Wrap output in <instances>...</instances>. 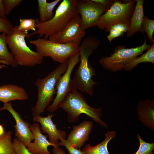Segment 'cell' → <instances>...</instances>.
Listing matches in <instances>:
<instances>
[{
    "mask_svg": "<svg viewBox=\"0 0 154 154\" xmlns=\"http://www.w3.org/2000/svg\"><path fill=\"white\" fill-rule=\"evenodd\" d=\"M100 40L94 37L88 36L79 46L80 64L72 80L73 86L90 96L94 94V86L98 84L92 79L96 74L95 70L89 63L88 58L98 49Z\"/></svg>",
    "mask_w": 154,
    "mask_h": 154,
    "instance_id": "obj_1",
    "label": "cell"
},
{
    "mask_svg": "<svg viewBox=\"0 0 154 154\" xmlns=\"http://www.w3.org/2000/svg\"><path fill=\"white\" fill-rule=\"evenodd\" d=\"M59 108L66 112L67 119L70 123L78 121L80 115L85 114L91 118L101 127L107 128L108 125L101 119L102 108H95L90 106L86 102L82 94L73 85L63 100L60 103Z\"/></svg>",
    "mask_w": 154,
    "mask_h": 154,
    "instance_id": "obj_2",
    "label": "cell"
},
{
    "mask_svg": "<svg viewBox=\"0 0 154 154\" xmlns=\"http://www.w3.org/2000/svg\"><path fill=\"white\" fill-rule=\"evenodd\" d=\"M77 0H63L56 10L53 17L44 22L35 19L36 30L30 34V36L38 35L39 38L44 36L48 39L51 35L63 29L74 17L78 14L76 9Z\"/></svg>",
    "mask_w": 154,
    "mask_h": 154,
    "instance_id": "obj_3",
    "label": "cell"
},
{
    "mask_svg": "<svg viewBox=\"0 0 154 154\" xmlns=\"http://www.w3.org/2000/svg\"><path fill=\"white\" fill-rule=\"evenodd\" d=\"M30 37L28 32L19 30L17 25L14 27L11 34L6 35L8 48L18 66L33 67L41 64L43 61L44 57L27 46L25 38Z\"/></svg>",
    "mask_w": 154,
    "mask_h": 154,
    "instance_id": "obj_4",
    "label": "cell"
},
{
    "mask_svg": "<svg viewBox=\"0 0 154 154\" xmlns=\"http://www.w3.org/2000/svg\"><path fill=\"white\" fill-rule=\"evenodd\" d=\"M67 66L68 61L60 64L45 77L36 80L34 84L37 89V100L35 105L31 108L33 116L40 115L53 101L54 96L56 94L57 82Z\"/></svg>",
    "mask_w": 154,
    "mask_h": 154,
    "instance_id": "obj_5",
    "label": "cell"
},
{
    "mask_svg": "<svg viewBox=\"0 0 154 154\" xmlns=\"http://www.w3.org/2000/svg\"><path fill=\"white\" fill-rule=\"evenodd\" d=\"M30 43L43 57H50L60 64L67 62L79 51V46L77 45L57 43L42 38L31 40Z\"/></svg>",
    "mask_w": 154,
    "mask_h": 154,
    "instance_id": "obj_6",
    "label": "cell"
},
{
    "mask_svg": "<svg viewBox=\"0 0 154 154\" xmlns=\"http://www.w3.org/2000/svg\"><path fill=\"white\" fill-rule=\"evenodd\" d=\"M135 2V0H129L121 3V1H115L110 8L100 17L96 26L100 29H105L106 32H109L112 26L117 24L122 23L129 27Z\"/></svg>",
    "mask_w": 154,
    "mask_h": 154,
    "instance_id": "obj_7",
    "label": "cell"
},
{
    "mask_svg": "<svg viewBox=\"0 0 154 154\" xmlns=\"http://www.w3.org/2000/svg\"><path fill=\"white\" fill-rule=\"evenodd\" d=\"M151 45L148 44L146 40H145L142 45L135 48H126L123 46L118 45L110 56L101 58L99 60V63L103 68L111 72L121 70L128 62L142 54Z\"/></svg>",
    "mask_w": 154,
    "mask_h": 154,
    "instance_id": "obj_8",
    "label": "cell"
},
{
    "mask_svg": "<svg viewBox=\"0 0 154 154\" xmlns=\"http://www.w3.org/2000/svg\"><path fill=\"white\" fill-rule=\"evenodd\" d=\"M110 8L92 0H77L76 9L82 28L85 30L96 26L100 17Z\"/></svg>",
    "mask_w": 154,
    "mask_h": 154,
    "instance_id": "obj_9",
    "label": "cell"
},
{
    "mask_svg": "<svg viewBox=\"0 0 154 154\" xmlns=\"http://www.w3.org/2000/svg\"><path fill=\"white\" fill-rule=\"evenodd\" d=\"M80 62L79 53L71 57L68 61L67 68L58 79L56 85V96L52 104L47 108L49 112L53 113L59 108L60 103L63 100L72 85L71 74L75 67Z\"/></svg>",
    "mask_w": 154,
    "mask_h": 154,
    "instance_id": "obj_10",
    "label": "cell"
},
{
    "mask_svg": "<svg viewBox=\"0 0 154 154\" xmlns=\"http://www.w3.org/2000/svg\"><path fill=\"white\" fill-rule=\"evenodd\" d=\"M86 32L82 28L80 16L76 15L68 25L60 31L50 35L49 40L64 44H73L79 46Z\"/></svg>",
    "mask_w": 154,
    "mask_h": 154,
    "instance_id": "obj_11",
    "label": "cell"
},
{
    "mask_svg": "<svg viewBox=\"0 0 154 154\" xmlns=\"http://www.w3.org/2000/svg\"><path fill=\"white\" fill-rule=\"evenodd\" d=\"M3 110L8 111L15 120V135L26 147L34 139L29 123L23 119L20 114L13 109L11 102L4 103L3 106L0 108V111Z\"/></svg>",
    "mask_w": 154,
    "mask_h": 154,
    "instance_id": "obj_12",
    "label": "cell"
},
{
    "mask_svg": "<svg viewBox=\"0 0 154 154\" xmlns=\"http://www.w3.org/2000/svg\"><path fill=\"white\" fill-rule=\"evenodd\" d=\"M54 116V114H49L45 117H42L40 115L33 116V120L40 123L41 125L40 129L43 132L47 134L49 141L57 147L59 146V140L65 139L66 134L65 131L57 129L56 125L52 120Z\"/></svg>",
    "mask_w": 154,
    "mask_h": 154,
    "instance_id": "obj_13",
    "label": "cell"
},
{
    "mask_svg": "<svg viewBox=\"0 0 154 154\" xmlns=\"http://www.w3.org/2000/svg\"><path fill=\"white\" fill-rule=\"evenodd\" d=\"M93 123L90 121H84L74 125L66 139L69 144L76 149H80L89 139Z\"/></svg>",
    "mask_w": 154,
    "mask_h": 154,
    "instance_id": "obj_14",
    "label": "cell"
},
{
    "mask_svg": "<svg viewBox=\"0 0 154 154\" xmlns=\"http://www.w3.org/2000/svg\"><path fill=\"white\" fill-rule=\"evenodd\" d=\"M30 129L34 137V141L31 142L26 147L33 154H52L48 151V147L55 146L47 139V136L41 133L40 125L35 123L30 126Z\"/></svg>",
    "mask_w": 154,
    "mask_h": 154,
    "instance_id": "obj_15",
    "label": "cell"
},
{
    "mask_svg": "<svg viewBox=\"0 0 154 154\" xmlns=\"http://www.w3.org/2000/svg\"><path fill=\"white\" fill-rule=\"evenodd\" d=\"M138 119L144 126L154 130V100H141L137 107Z\"/></svg>",
    "mask_w": 154,
    "mask_h": 154,
    "instance_id": "obj_16",
    "label": "cell"
},
{
    "mask_svg": "<svg viewBox=\"0 0 154 154\" xmlns=\"http://www.w3.org/2000/svg\"><path fill=\"white\" fill-rule=\"evenodd\" d=\"M28 98L27 92L22 87L13 84L0 86V101L4 103L16 100H25Z\"/></svg>",
    "mask_w": 154,
    "mask_h": 154,
    "instance_id": "obj_17",
    "label": "cell"
},
{
    "mask_svg": "<svg viewBox=\"0 0 154 154\" xmlns=\"http://www.w3.org/2000/svg\"><path fill=\"white\" fill-rule=\"evenodd\" d=\"M135 9L131 19L130 23L126 33L127 37H130L137 32H141V25L144 17L143 0H135Z\"/></svg>",
    "mask_w": 154,
    "mask_h": 154,
    "instance_id": "obj_18",
    "label": "cell"
},
{
    "mask_svg": "<svg viewBox=\"0 0 154 154\" xmlns=\"http://www.w3.org/2000/svg\"><path fill=\"white\" fill-rule=\"evenodd\" d=\"M116 134L115 131H108L104 141L95 146L87 144L82 149V151L84 154H112L108 150V145L111 139L115 138Z\"/></svg>",
    "mask_w": 154,
    "mask_h": 154,
    "instance_id": "obj_19",
    "label": "cell"
},
{
    "mask_svg": "<svg viewBox=\"0 0 154 154\" xmlns=\"http://www.w3.org/2000/svg\"><path fill=\"white\" fill-rule=\"evenodd\" d=\"M6 35L5 33L0 34V63L16 68L18 65L8 50L6 41Z\"/></svg>",
    "mask_w": 154,
    "mask_h": 154,
    "instance_id": "obj_20",
    "label": "cell"
},
{
    "mask_svg": "<svg viewBox=\"0 0 154 154\" xmlns=\"http://www.w3.org/2000/svg\"><path fill=\"white\" fill-rule=\"evenodd\" d=\"M149 62L154 64V41L147 51L141 56L137 57L128 62L123 69L127 71H131L140 64Z\"/></svg>",
    "mask_w": 154,
    "mask_h": 154,
    "instance_id": "obj_21",
    "label": "cell"
},
{
    "mask_svg": "<svg viewBox=\"0 0 154 154\" xmlns=\"http://www.w3.org/2000/svg\"><path fill=\"white\" fill-rule=\"evenodd\" d=\"M12 132H5L0 137V154H17L11 141Z\"/></svg>",
    "mask_w": 154,
    "mask_h": 154,
    "instance_id": "obj_22",
    "label": "cell"
},
{
    "mask_svg": "<svg viewBox=\"0 0 154 154\" xmlns=\"http://www.w3.org/2000/svg\"><path fill=\"white\" fill-rule=\"evenodd\" d=\"M129 27L122 23L117 24L112 26L109 30L110 33L107 36V39L111 42L114 39L123 36L124 33L127 31Z\"/></svg>",
    "mask_w": 154,
    "mask_h": 154,
    "instance_id": "obj_23",
    "label": "cell"
},
{
    "mask_svg": "<svg viewBox=\"0 0 154 154\" xmlns=\"http://www.w3.org/2000/svg\"><path fill=\"white\" fill-rule=\"evenodd\" d=\"M154 31V21L149 19L147 16H144L141 25V32L145 33L151 42H153Z\"/></svg>",
    "mask_w": 154,
    "mask_h": 154,
    "instance_id": "obj_24",
    "label": "cell"
},
{
    "mask_svg": "<svg viewBox=\"0 0 154 154\" xmlns=\"http://www.w3.org/2000/svg\"><path fill=\"white\" fill-rule=\"evenodd\" d=\"M139 145L135 153L133 154H153L154 149V143H149L145 141L141 137L139 133L137 135Z\"/></svg>",
    "mask_w": 154,
    "mask_h": 154,
    "instance_id": "obj_25",
    "label": "cell"
},
{
    "mask_svg": "<svg viewBox=\"0 0 154 154\" xmlns=\"http://www.w3.org/2000/svg\"><path fill=\"white\" fill-rule=\"evenodd\" d=\"M35 19L32 18L20 19H19V24L17 26L19 30L28 32L29 31L33 32L36 30L35 28Z\"/></svg>",
    "mask_w": 154,
    "mask_h": 154,
    "instance_id": "obj_26",
    "label": "cell"
},
{
    "mask_svg": "<svg viewBox=\"0 0 154 154\" xmlns=\"http://www.w3.org/2000/svg\"><path fill=\"white\" fill-rule=\"evenodd\" d=\"M14 27L11 22L7 18H0V33L9 35L13 33Z\"/></svg>",
    "mask_w": 154,
    "mask_h": 154,
    "instance_id": "obj_27",
    "label": "cell"
},
{
    "mask_svg": "<svg viewBox=\"0 0 154 154\" xmlns=\"http://www.w3.org/2000/svg\"><path fill=\"white\" fill-rule=\"evenodd\" d=\"M23 1L22 0H3L6 15H8L13 9L18 6Z\"/></svg>",
    "mask_w": 154,
    "mask_h": 154,
    "instance_id": "obj_28",
    "label": "cell"
},
{
    "mask_svg": "<svg viewBox=\"0 0 154 154\" xmlns=\"http://www.w3.org/2000/svg\"><path fill=\"white\" fill-rule=\"evenodd\" d=\"M13 143L17 154H33L28 151L24 144L17 138L14 139Z\"/></svg>",
    "mask_w": 154,
    "mask_h": 154,
    "instance_id": "obj_29",
    "label": "cell"
},
{
    "mask_svg": "<svg viewBox=\"0 0 154 154\" xmlns=\"http://www.w3.org/2000/svg\"><path fill=\"white\" fill-rule=\"evenodd\" d=\"M60 1V0H56L49 3L47 2L46 5L45 22L50 20L53 17L54 15L53 12V9Z\"/></svg>",
    "mask_w": 154,
    "mask_h": 154,
    "instance_id": "obj_30",
    "label": "cell"
},
{
    "mask_svg": "<svg viewBox=\"0 0 154 154\" xmlns=\"http://www.w3.org/2000/svg\"><path fill=\"white\" fill-rule=\"evenodd\" d=\"M59 142V146L65 147L68 151L69 154H84L80 149H76L72 146L66 139H62Z\"/></svg>",
    "mask_w": 154,
    "mask_h": 154,
    "instance_id": "obj_31",
    "label": "cell"
},
{
    "mask_svg": "<svg viewBox=\"0 0 154 154\" xmlns=\"http://www.w3.org/2000/svg\"><path fill=\"white\" fill-rule=\"evenodd\" d=\"M37 2L39 16V19L40 21L44 22L45 21V15L47 2L46 0H38Z\"/></svg>",
    "mask_w": 154,
    "mask_h": 154,
    "instance_id": "obj_32",
    "label": "cell"
},
{
    "mask_svg": "<svg viewBox=\"0 0 154 154\" xmlns=\"http://www.w3.org/2000/svg\"><path fill=\"white\" fill-rule=\"evenodd\" d=\"M93 1L110 8L115 1L109 0H92Z\"/></svg>",
    "mask_w": 154,
    "mask_h": 154,
    "instance_id": "obj_33",
    "label": "cell"
},
{
    "mask_svg": "<svg viewBox=\"0 0 154 154\" xmlns=\"http://www.w3.org/2000/svg\"><path fill=\"white\" fill-rule=\"evenodd\" d=\"M0 18L3 19L7 18L3 0H0Z\"/></svg>",
    "mask_w": 154,
    "mask_h": 154,
    "instance_id": "obj_34",
    "label": "cell"
},
{
    "mask_svg": "<svg viewBox=\"0 0 154 154\" xmlns=\"http://www.w3.org/2000/svg\"><path fill=\"white\" fill-rule=\"evenodd\" d=\"M52 151L54 154H66L64 150L59 147H54L52 149Z\"/></svg>",
    "mask_w": 154,
    "mask_h": 154,
    "instance_id": "obj_35",
    "label": "cell"
},
{
    "mask_svg": "<svg viewBox=\"0 0 154 154\" xmlns=\"http://www.w3.org/2000/svg\"><path fill=\"white\" fill-rule=\"evenodd\" d=\"M5 133L3 125L0 124V137L3 136Z\"/></svg>",
    "mask_w": 154,
    "mask_h": 154,
    "instance_id": "obj_36",
    "label": "cell"
},
{
    "mask_svg": "<svg viewBox=\"0 0 154 154\" xmlns=\"http://www.w3.org/2000/svg\"><path fill=\"white\" fill-rule=\"evenodd\" d=\"M4 67H5V65L0 64V68H3Z\"/></svg>",
    "mask_w": 154,
    "mask_h": 154,
    "instance_id": "obj_37",
    "label": "cell"
}]
</instances>
